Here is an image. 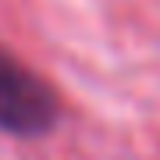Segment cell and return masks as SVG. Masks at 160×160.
<instances>
[{
  "label": "cell",
  "instance_id": "6da1fadb",
  "mask_svg": "<svg viewBox=\"0 0 160 160\" xmlns=\"http://www.w3.org/2000/svg\"><path fill=\"white\" fill-rule=\"evenodd\" d=\"M53 121V92L0 50V128L14 135H36Z\"/></svg>",
  "mask_w": 160,
  "mask_h": 160
}]
</instances>
